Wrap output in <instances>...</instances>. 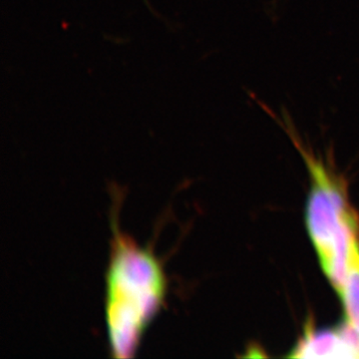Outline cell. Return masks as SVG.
Listing matches in <instances>:
<instances>
[{
  "label": "cell",
  "mask_w": 359,
  "mask_h": 359,
  "mask_svg": "<svg viewBox=\"0 0 359 359\" xmlns=\"http://www.w3.org/2000/svg\"><path fill=\"white\" fill-rule=\"evenodd\" d=\"M166 278L147 250L114 231L106 273V323L113 356H133L142 335L160 311Z\"/></svg>",
  "instance_id": "1"
},
{
  "label": "cell",
  "mask_w": 359,
  "mask_h": 359,
  "mask_svg": "<svg viewBox=\"0 0 359 359\" xmlns=\"http://www.w3.org/2000/svg\"><path fill=\"white\" fill-rule=\"evenodd\" d=\"M311 176V188L306 207L309 238L320 263L330 256L342 224L354 216L342 188L320 162L301 148Z\"/></svg>",
  "instance_id": "2"
},
{
  "label": "cell",
  "mask_w": 359,
  "mask_h": 359,
  "mask_svg": "<svg viewBox=\"0 0 359 359\" xmlns=\"http://www.w3.org/2000/svg\"><path fill=\"white\" fill-rule=\"evenodd\" d=\"M297 358H359V332L344 320L337 327L306 328L289 354Z\"/></svg>",
  "instance_id": "3"
},
{
  "label": "cell",
  "mask_w": 359,
  "mask_h": 359,
  "mask_svg": "<svg viewBox=\"0 0 359 359\" xmlns=\"http://www.w3.org/2000/svg\"><path fill=\"white\" fill-rule=\"evenodd\" d=\"M339 295L344 306V320L359 332V255L354 259Z\"/></svg>",
  "instance_id": "4"
}]
</instances>
